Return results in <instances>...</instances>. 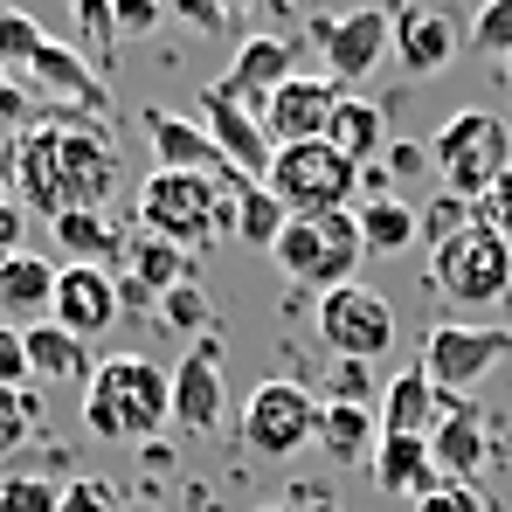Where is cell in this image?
Masks as SVG:
<instances>
[{
  "instance_id": "obj_46",
  "label": "cell",
  "mask_w": 512,
  "mask_h": 512,
  "mask_svg": "<svg viewBox=\"0 0 512 512\" xmlns=\"http://www.w3.org/2000/svg\"><path fill=\"white\" fill-rule=\"evenodd\" d=\"M173 14H187L194 28H222V14H229V0H180Z\"/></svg>"
},
{
  "instance_id": "obj_1",
  "label": "cell",
  "mask_w": 512,
  "mask_h": 512,
  "mask_svg": "<svg viewBox=\"0 0 512 512\" xmlns=\"http://www.w3.org/2000/svg\"><path fill=\"white\" fill-rule=\"evenodd\" d=\"M118 180H125V160H118V146H111V132L97 118L56 111V118H28L7 139V187L42 222H56V215H104Z\"/></svg>"
},
{
  "instance_id": "obj_31",
  "label": "cell",
  "mask_w": 512,
  "mask_h": 512,
  "mask_svg": "<svg viewBox=\"0 0 512 512\" xmlns=\"http://www.w3.org/2000/svg\"><path fill=\"white\" fill-rule=\"evenodd\" d=\"M42 42H49V28L28 14V7H14V0H0V63L14 70V77H28V63L42 56Z\"/></svg>"
},
{
  "instance_id": "obj_13",
  "label": "cell",
  "mask_w": 512,
  "mask_h": 512,
  "mask_svg": "<svg viewBox=\"0 0 512 512\" xmlns=\"http://www.w3.org/2000/svg\"><path fill=\"white\" fill-rule=\"evenodd\" d=\"M201 125H208V139L222 146V160L236 173H250V180H263L270 173V160H277V146H270V132H263V118H250L243 111V97L229 84H201V111H194Z\"/></svg>"
},
{
  "instance_id": "obj_7",
  "label": "cell",
  "mask_w": 512,
  "mask_h": 512,
  "mask_svg": "<svg viewBox=\"0 0 512 512\" xmlns=\"http://www.w3.org/2000/svg\"><path fill=\"white\" fill-rule=\"evenodd\" d=\"M429 284L450 305H499L512 291V243L492 236L485 222H464L457 236H443L429 256Z\"/></svg>"
},
{
  "instance_id": "obj_47",
  "label": "cell",
  "mask_w": 512,
  "mask_h": 512,
  "mask_svg": "<svg viewBox=\"0 0 512 512\" xmlns=\"http://www.w3.org/2000/svg\"><path fill=\"white\" fill-rule=\"evenodd\" d=\"M423 160H429L423 146H388V167L395 173H423Z\"/></svg>"
},
{
  "instance_id": "obj_6",
  "label": "cell",
  "mask_w": 512,
  "mask_h": 512,
  "mask_svg": "<svg viewBox=\"0 0 512 512\" xmlns=\"http://www.w3.org/2000/svg\"><path fill=\"white\" fill-rule=\"evenodd\" d=\"M277 263L305 284V291H340V284H360L353 270H360V256H367V243H360V215H346V208H333V215H319V222H284V236H277Z\"/></svg>"
},
{
  "instance_id": "obj_23",
  "label": "cell",
  "mask_w": 512,
  "mask_h": 512,
  "mask_svg": "<svg viewBox=\"0 0 512 512\" xmlns=\"http://www.w3.org/2000/svg\"><path fill=\"white\" fill-rule=\"evenodd\" d=\"M21 346H28V381H56V388H70V381H90V353L77 333H63L56 319H35V326H21Z\"/></svg>"
},
{
  "instance_id": "obj_51",
  "label": "cell",
  "mask_w": 512,
  "mask_h": 512,
  "mask_svg": "<svg viewBox=\"0 0 512 512\" xmlns=\"http://www.w3.org/2000/svg\"><path fill=\"white\" fill-rule=\"evenodd\" d=\"M160 7H180V0H160Z\"/></svg>"
},
{
  "instance_id": "obj_45",
  "label": "cell",
  "mask_w": 512,
  "mask_h": 512,
  "mask_svg": "<svg viewBox=\"0 0 512 512\" xmlns=\"http://www.w3.org/2000/svg\"><path fill=\"white\" fill-rule=\"evenodd\" d=\"M0 118H7V125H28V97H21V84H14L7 63H0Z\"/></svg>"
},
{
  "instance_id": "obj_16",
  "label": "cell",
  "mask_w": 512,
  "mask_h": 512,
  "mask_svg": "<svg viewBox=\"0 0 512 512\" xmlns=\"http://www.w3.org/2000/svg\"><path fill=\"white\" fill-rule=\"evenodd\" d=\"M146 139H153V160L160 173H236L222 160V146L208 139V125L201 118H180V111H160V104H146Z\"/></svg>"
},
{
  "instance_id": "obj_33",
  "label": "cell",
  "mask_w": 512,
  "mask_h": 512,
  "mask_svg": "<svg viewBox=\"0 0 512 512\" xmlns=\"http://www.w3.org/2000/svg\"><path fill=\"white\" fill-rule=\"evenodd\" d=\"M326 402H381L374 360H333L326 353Z\"/></svg>"
},
{
  "instance_id": "obj_52",
  "label": "cell",
  "mask_w": 512,
  "mask_h": 512,
  "mask_svg": "<svg viewBox=\"0 0 512 512\" xmlns=\"http://www.w3.org/2000/svg\"><path fill=\"white\" fill-rule=\"evenodd\" d=\"M506 70H512V56H506Z\"/></svg>"
},
{
  "instance_id": "obj_25",
  "label": "cell",
  "mask_w": 512,
  "mask_h": 512,
  "mask_svg": "<svg viewBox=\"0 0 512 512\" xmlns=\"http://www.w3.org/2000/svg\"><path fill=\"white\" fill-rule=\"evenodd\" d=\"M319 443H326L333 464H360V457H374V443H381V416H374V402H319Z\"/></svg>"
},
{
  "instance_id": "obj_32",
  "label": "cell",
  "mask_w": 512,
  "mask_h": 512,
  "mask_svg": "<svg viewBox=\"0 0 512 512\" xmlns=\"http://www.w3.org/2000/svg\"><path fill=\"white\" fill-rule=\"evenodd\" d=\"M0 512H63V485L14 471V478H0Z\"/></svg>"
},
{
  "instance_id": "obj_30",
  "label": "cell",
  "mask_w": 512,
  "mask_h": 512,
  "mask_svg": "<svg viewBox=\"0 0 512 512\" xmlns=\"http://www.w3.org/2000/svg\"><path fill=\"white\" fill-rule=\"evenodd\" d=\"M284 208H277V194L263 187V180H250L243 194H236V243H250V250H277V236H284Z\"/></svg>"
},
{
  "instance_id": "obj_26",
  "label": "cell",
  "mask_w": 512,
  "mask_h": 512,
  "mask_svg": "<svg viewBox=\"0 0 512 512\" xmlns=\"http://www.w3.org/2000/svg\"><path fill=\"white\" fill-rule=\"evenodd\" d=\"M326 139L340 146L353 167H367V160H381V153H388V111L346 90V97H340V111H333V132H326Z\"/></svg>"
},
{
  "instance_id": "obj_19",
  "label": "cell",
  "mask_w": 512,
  "mask_h": 512,
  "mask_svg": "<svg viewBox=\"0 0 512 512\" xmlns=\"http://www.w3.org/2000/svg\"><path fill=\"white\" fill-rule=\"evenodd\" d=\"M443 388L429 381L423 367H402V374H388V388H381V402H374V416H381V436H436L443 423Z\"/></svg>"
},
{
  "instance_id": "obj_50",
  "label": "cell",
  "mask_w": 512,
  "mask_h": 512,
  "mask_svg": "<svg viewBox=\"0 0 512 512\" xmlns=\"http://www.w3.org/2000/svg\"><path fill=\"white\" fill-rule=\"evenodd\" d=\"M263 512H291V506H263Z\"/></svg>"
},
{
  "instance_id": "obj_49",
  "label": "cell",
  "mask_w": 512,
  "mask_h": 512,
  "mask_svg": "<svg viewBox=\"0 0 512 512\" xmlns=\"http://www.w3.org/2000/svg\"><path fill=\"white\" fill-rule=\"evenodd\" d=\"M416 7H443V0H416Z\"/></svg>"
},
{
  "instance_id": "obj_17",
  "label": "cell",
  "mask_w": 512,
  "mask_h": 512,
  "mask_svg": "<svg viewBox=\"0 0 512 512\" xmlns=\"http://www.w3.org/2000/svg\"><path fill=\"white\" fill-rule=\"evenodd\" d=\"M28 77H35L42 97H56V104H63V111H77V118H104V111H111L104 77H90V63L70 49V42H42V56L28 63Z\"/></svg>"
},
{
  "instance_id": "obj_27",
  "label": "cell",
  "mask_w": 512,
  "mask_h": 512,
  "mask_svg": "<svg viewBox=\"0 0 512 512\" xmlns=\"http://www.w3.org/2000/svg\"><path fill=\"white\" fill-rule=\"evenodd\" d=\"M236 97H270L277 84H291V42L284 35H250L236 49V70L222 77Z\"/></svg>"
},
{
  "instance_id": "obj_39",
  "label": "cell",
  "mask_w": 512,
  "mask_h": 512,
  "mask_svg": "<svg viewBox=\"0 0 512 512\" xmlns=\"http://www.w3.org/2000/svg\"><path fill=\"white\" fill-rule=\"evenodd\" d=\"M63 512H118V485L111 478H70L63 485Z\"/></svg>"
},
{
  "instance_id": "obj_5",
  "label": "cell",
  "mask_w": 512,
  "mask_h": 512,
  "mask_svg": "<svg viewBox=\"0 0 512 512\" xmlns=\"http://www.w3.org/2000/svg\"><path fill=\"white\" fill-rule=\"evenodd\" d=\"M263 187L277 194V208H284L291 222H319V215L346 208V194L360 187V167L346 160L333 139H305V146H277Z\"/></svg>"
},
{
  "instance_id": "obj_12",
  "label": "cell",
  "mask_w": 512,
  "mask_h": 512,
  "mask_svg": "<svg viewBox=\"0 0 512 512\" xmlns=\"http://www.w3.org/2000/svg\"><path fill=\"white\" fill-rule=\"evenodd\" d=\"M346 90L333 77H291V84H277L263 97V132H270V146H305V139H326L333 132V111H340Z\"/></svg>"
},
{
  "instance_id": "obj_38",
  "label": "cell",
  "mask_w": 512,
  "mask_h": 512,
  "mask_svg": "<svg viewBox=\"0 0 512 512\" xmlns=\"http://www.w3.org/2000/svg\"><path fill=\"white\" fill-rule=\"evenodd\" d=\"M111 14H118V42H146V35L167 21L160 0H111Z\"/></svg>"
},
{
  "instance_id": "obj_18",
  "label": "cell",
  "mask_w": 512,
  "mask_h": 512,
  "mask_svg": "<svg viewBox=\"0 0 512 512\" xmlns=\"http://www.w3.org/2000/svg\"><path fill=\"white\" fill-rule=\"evenodd\" d=\"M367 478H374V492H402V499H429L443 485L429 436H381L367 457Z\"/></svg>"
},
{
  "instance_id": "obj_14",
  "label": "cell",
  "mask_w": 512,
  "mask_h": 512,
  "mask_svg": "<svg viewBox=\"0 0 512 512\" xmlns=\"http://www.w3.org/2000/svg\"><path fill=\"white\" fill-rule=\"evenodd\" d=\"M118 277L104 270V263H63V277H56V326L63 333H77V340H97V333H111L118 326Z\"/></svg>"
},
{
  "instance_id": "obj_2",
  "label": "cell",
  "mask_w": 512,
  "mask_h": 512,
  "mask_svg": "<svg viewBox=\"0 0 512 512\" xmlns=\"http://www.w3.org/2000/svg\"><path fill=\"white\" fill-rule=\"evenodd\" d=\"M173 416V374L160 360H139V353H118V360H97L84 381V429L104 443H153Z\"/></svg>"
},
{
  "instance_id": "obj_42",
  "label": "cell",
  "mask_w": 512,
  "mask_h": 512,
  "mask_svg": "<svg viewBox=\"0 0 512 512\" xmlns=\"http://www.w3.org/2000/svg\"><path fill=\"white\" fill-rule=\"evenodd\" d=\"M0 388H28V346H21V326H0Z\"/></svg>"
},
{
  "instance_id": "obj_28",
  "label": "cell",
  "mask_w": 512,
  "mask_h": 512,
  "mask_svg": "<svg viewBox=\"0 0 512 512\" xmlns=\"http://www.w3.org/2000/svg\"><path fill=\"white\" fill-rule=\"evenodd\" d=\"M416 236H423V215L402 194H374L360 208V243H367V256H402Z\"/></svg>"
},
{
  "instance_id": "obj_22",
  "label": "cell",
  "mask_w": 512,
  "mask_h": 512,
  "mask_svg": "<svg viewBox=\"0 0 512 512\" xmlns=\"http://www.w3.org/2000/svg\"><path fill=\"white\" fill-rule=\"evenodd\" d=\"M56 277H63V270L42 250L7 256V263H0V312H14V319H28V326L49 319V312H56Z\"/></svg>"
},
{
  "instance_id": "obj_35",
  "label": "cell",
  "mask_w": 512,
  "mask_h": 512,
  "mask_svg": "<svg viewBox=\"0 0 512 512\" xmlns=\"http://www.w3.org/2000/svg\"><path fill=\"white\" fill-rule=\"evenodd\" d=\"M28 429H35V402H28V388H0V464L28 443Z\"/></svg>"
},
{
  "instance_id": "obj_37",
  "label": "cell",
  "mask_w": 512,
  "mask_h": 512,
  "mask_svg": "<svg viewBox=\"0 0 512 512\" xmlns=\"http://www.w3.org/2000/svg\"><path fill=\"white\" fill-rule=\"evenodd\" d=\"M471 222H485L492 236H506V243H512V173H499V180L471 201Z\"/></svg>"
},
{
  "instance_id": "obj_9",
  "label": "cell",
  "mask_w": 512,
  "mask_h": 512,
  "mask_svg": "<svg viewBox=\"0 0 512 512\" xmlns=\"http://www.w3.org/2000/svg\"><path fill=\"white\" fill-rule=\"evenodd\" d=\"M319 340H326L333 360H381L395 346V312H388L381 291L340 284V291L319 298Z\"/></svg>"
},
{
  "instance_id": "obj_41",
  "label": "cell",
  "mask_w": 512,
  "mask_h": 512,
  "mask_svg": "<svg viewBox=\"0 0 512 512\" xmlns=\"http://www.w3.org/2000/svg\"><path fill=\"white\" fill-rule=\"evenodd\" d=\"M416 512H492V506H485V499H478L471 485H457V478H443V485H436L429 499H416Z\"/></svg>"
},
{
  "instance_id": "obj_8",
  "label": "cell",
  "mask_w": 512,
  "mask_h": 512,
  "mask_svg": "<svg viewBox=\"0 0 512 512\" xmlns=\"http://www.w3.org/2000/svg\"><path fill=\"white\" fill-rule=\"evenodd\" d=\"M236 436L263 464L298 457L305 443H319V402H312V388H298V381H256L250 402L236 409Z\"/></svg>"
},
{
  "instance_id": "obj_20",
  "label": "cell",
  "mask_w": 512,
  "mask_h": 512,
  "mask_svg": "<svg viewBox=\"0 0 512 512\" xmlns=\"http://www.w3.org/2000/svg\"><path fill=\"white\" fill-rule=\"evenodd\" d=\"M395 56L409 77H436L457 56V28L443 7H395Z\"/></svg>"
},
{
  "instance_id": "obj_48",
  "label": "cell",
  "mask_w": 512,
  "mask_h": 512,
  "mask_svg": "<svg viewBox=\"0 0 512 512\" xmlns=\"http://www.w3.org/2000/svg\"><path fill=\"white\" fill-rule=\"evenodd\" d=\"M7 194H14V187H7V173H0V201H7Z\"/></svg>"
},
{
  "instance_id": "obj_21",
  "label": "cell",
  "mask_w": 512,
  "mask_h": 512,
  "mask_svg": "<svg viewBox=\"0 0 512 512\" xmlns=\"http://www.w3.org/2000/svg\"><path fill=\"white\" fill-rule=\"evenodd\" d=\"M118 277L139 284V291L160 305L167 291L194 284V250H180V243H167V236H146V229H139V243H125V270H118Z\"/></svg>"
},
{
  "instance_id": "obj_34",
  "label": "cell",
  "mask_w": 512,
  "mask_h": 512,
  "mask_svg": "<svg viewBox=\"0 0 512 512\" xmlns=\"http://www.w3.org/2000/svg\"><path fill=\"white\" fill-rule=\"evenodd\" d=\"M471 49L478 56H512V0H485L471 14Z\"/></svg>"
},
{
  "instance_id": "obj_15",
  "label": "cell",
  "mask_w": 512,
  "mask_h": 512,
  "mask_svg": "<svg viewBox=\"0 0 512 512\" xmlns=\"http://www.w3.org/2000/svg\"><path fill=\"white\" fill-rule=\"evenodd\" d=\"M229 409V381H222V346L201 340L180 367H173V423L194 429V436H215Z\"/></svg>"
},
{
  "instance_id": "obj_10",
  "label": "cell",
  "mask_w": 512,
  "mask_h": 512,
  "mask_svg": "<svg viewBox=\"0 0 512 512\" xmlns=\"http://www.w3.org/2000/svg\"><path fill=\"white\" fill-rule=\"evenodd\" d=\"M512 353V333L506 326H429L423 340V367L436 388H450V395H464L471 381H485L499 360Z\"/></svg>"
},
{
  "instance_id": "obj_40",
  "label": "cell",
  "mask_w": 512,
  "mask_h": 512,
  "mask_svg": "<svg viewBox=\"0 0 512 512\" xmlns=\"http://www.w3.org/2000/svg\"><path fill=\"white\" fill-rule=\"evenodd\" d=\"M77 28H84V42L97 56H111V42H118V14H111V0H77Z\"/></svg>"
},
{
  "instance_id": "obj_36",
  "label": "cell",
  "mask_w": 512,
  "mask_h": 512,
  "mask_svg": "<svg viewBox=\"0 0 512 512\" xmlns=\"http://www.w3.org/2000/svg\"><path fill=\"white\" fill-rule=\"evenodd\" d=\"M160 319H167L173 333H208V291L201 284H180L160 298Z\"/></svg>"
},
{
  "instance_id": "obj_24",
  "label": "cell",
  "mask_w": 512,
  "mask_h": 512,
  "mask_svg": "<svg viewBox=\"0 0 512 512\" xmlns=\"http://www.w3.org/2000/svg\"><path fill=\"white\" fill-rule=\"evenodd\" d=\"M429 450H436V471L443 478H457V485H471V471L492 457V436H485V409L478 402H464L457 416H443L436 436H429Z\"/></svg>"
},
{
  "instance_id": "obj_3",
  "label": "cell",
  "mask_w": 512,
  "mask_h": 512,
  "mask_svg": "<svg viewBox=\"0 0 512 512\" xmlns=\"http://www.w3.org/2000/svg\"><path fill=\"white\" fill-rule=\"evenodd\" d=\"M250 187V173H160L139 180V229L146 236H167L180 250H201L215 243L222 229L236 236V194Z\"/></svg>"
},
{
  "instance_id": "obj_43",
  "label": "cell",
  "mask_w": 512,
  "mask_h": 512,
  "mask_svg": "<svg viewBox=\"0 0 512 512\" xmlns=\"http://www.w3.org/2000/svg\"><path fill=\"white\" fill-rule=\"evenodd\" d=\"M471 222V201H457V194H436V208H429V236L443 243V236H457Z\"/></svg>"
},
{
  "instance_id": "obj_44",
  "label": "cell",
  "mask_w": 512,
  "mask_h": 512,
  "mask_svg": "<svg viewBox=\"0 0 512 512\" xmlns=\"http://www.w3.org/2000/svg\"><path fill=\"white\" fill-rule=\"evenodd\" d=\"M21 229H28V208L7 194V201H0V263H7V256H21Z\"/></svg>"
},
{
  "instance_id": "obj_53",
  "label": "cell",
  "mask_w": 512,
  "mask_h": 512,
  "mask_svg": "<svg viewBox=\"0 0 512 512\" xmlns=\"http://www.w3.org/2000/svg\"><path fill=\"white\" fill-rule=\"evenodd\" d=\"M0 139H7V132H0Z\"/></svg>"
},
{
  "instance_id": "obj_29",
  "label": "cell",
  "mask_w": 512,
  "mask_h": 512,
  "mask_svg": "<svg viewBox=\"0 0 512 512\" xmlns=\"http://www.w3.org/2000/svg\"><path fill=\"white\" fill-rule=\"evenodd\" d=\"M49 236H56V250L70 256V263H104V256H125V243L111 236V222H104V215H56V222H49Z\"/></svg>"
},
{
  "instance_id": "obj_4",
  "label": "cell",
  "mask_w": 512,
  "mask_h": 512,
  "mask_svg": "<svg viewBox=\"0 0 512 512\" xmlns=\"http://www.w3.org/2000/svg\"><path fill=\"white\" fill-rule=\"evenodd\" d=\"M429 167L443 180V194L478 201L499 173H512V125L499 111H457V118H443L436 139H429Z\"/></svg>"
},
{
  "instance_id": "obj_11",
  "label": "cell",
  "mask_w": 512,
  "mask_h": 512,
  "mask_svg": "<svg viewBox=\"0 0 512 512\" xmlns=\"http://www.w3.org/2000/svg\"><path fill=\"white\" fill-rule=\"evenodd\" d=\"M312 35H319V49H326V77L346 90L353 77H367V70L388 56V42H395V14H388V7H353V14H326V21H312Z\"/></svg>"
}]
</instances>
